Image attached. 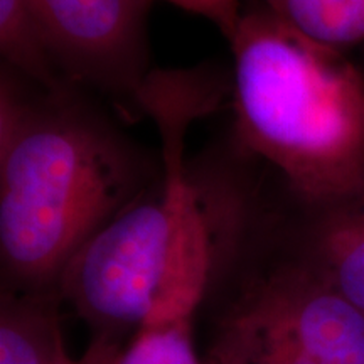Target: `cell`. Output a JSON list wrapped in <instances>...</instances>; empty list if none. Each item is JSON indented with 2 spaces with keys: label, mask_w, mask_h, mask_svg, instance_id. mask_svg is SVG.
I'll list each match as a JSON object with an SVG mask.
<instances>
[{
  "label": "cell",
  "mask_w": 364,
  "mask_h": 364,
  "mask_svg": "<svg viewBox=\"0 0 364 364\" xmlns=\"http://www.w3.org/2000/svg\"><path fill=\"white\" fill-rule=\"evenodd\" d=\"M204 115L188 98L150 112L162 135L161 174L80 250L58 282L105 332L193 321L221 262L240 238L267 182L257 157L231 136L223 154L186 161L189 124Z\"/></svg>",
  "instance_id": "obj_1"
},
{
  "label": "cell",
  "mask_w": 364,
  "mask_h": 364,
  "mask_svg": "<svg viewBox=\"0 0 364 364\" xmlns=\"http://www.w3.org/2000/svg\"><path fill=\"white\" fill-rule=\"evenodd\" d=\"M0 71V257L14 284L58 285L71 258L161 174L76 86Z\"/></svg>",
  "instance_id": "obj_2"
},
{
  "label": "cell",
  "mask_w": 364,
  "mask_h": 364,
  "mask_svg": "<svg viewBox=\"0 0 364 364\" xmlns=\"http://www.w3.org/2000/svg\"><path fill=\"white\" fill-rule=\"evenodd\" d=\"M233 54V136L297 201L364 179V70L255 2L241 11Z\"/></svg>",
  "instance_id": "obj_3"
},
{
  "label": "cell",
  "mask_w": 364,
  "mask_h": 364,
  "mask_svg": "<svg viewBox=\"0 0 364 364\" xmlns=\"http://www.w3.org/2000/svg\"><path fill=\"white\" fill-rule=\"evenodd\" d=\"M209 359L218 364H364V312L289 253L243 287Z\"/></svg>",
  "instance_id": "obj_4"
},
{
  "label": "cell",
  "mask_w": 364,
  "mask_h": 364,
  "mask_svg": "<svg viewBox=\"0 0 364 364\" xmlns=\"http://www.w3.org/2000/svg\"><path fill=\"white\" fill-rule=\"evenodd\" d=\"M152 0H31L65 78L140 113L150 76L147 12Z\"/></svg>",
  "instance_id": "obj_5"
},
{
  "label": "cell",
  "mask_w": 364,
  "mask_h": 364,
  "mask_svg": "<svg viewBox=\"0 0 364 364\" xmlns=\"http://www.w3.org/2000/svg\"><path fill=\"white\" fill-rule=\"evenodd\" d=\"M279 193L294 225L289 253L364 312V179L348 193L321 201H297L280 182Z\"/></svg>",
  "instance_id": "obj_6"
},
{
  "label": "cell",
  "mask_w": 364,
  "mask_h": 364,
  "mask_svg": "<svg viewBox=\"0 0 364 364\" xmlns=\"http://www.w3.org/2000/svg\"><path fill=\"white\" fill-rule=\"evenodd\" d=\"M2 66L43 90L75 86L65 78L31 0H0Z\"/></svg>",
  "instance_id": "obj_7"
},
{
  "label": "cell",
  "mask_w": 364,
  "mask_h": 364,
  "mask_svg": "<svg viewBox=\"0 0 364 364\" xmlns=\"http://www.w3.org/2000/svg\"><path fill=\"white\" fill-rule=\"evenodd\" d=\"M56 312L39 295L9 299L0 317V364H68Z\"/></svg>",
  "instance_id": "obj_8"
},
{
  "label": "cell",
  "mask_w": 364,
  "mask_h": 364,
  "mask_svg": "<svg viewBox=\"0 0 364 364\" xmlns=\"http://www.w3.org/2000/svg\"><path fill=\"white\" fill-rule=\"evenodd\" d=\"M300 33L332 48L364 46V0H255Z\"/></svg>",
  "instance_id": "obj_9"
},
{
  "label": "cell",
  "mask_w": 364,
  "mask_h": 364,
  "mask_svg": "<svg viewBox=\"0 0 364 364\" xmlns=\"http://www.w3.org/2000/svg\"><path fill=\"white\" fill-rule=\"evenodd\" d=\"M191 322L139 329L120 364H204L194 351Z\"/></svg>",
  "instance_id": "obj_10"
},
{
  "label": "cell",
  "mask_w": 364,
  "mask_h": 364,
  "mask_svg": "<svg viewBox=\"0 0 364 364\" xmlns=\"http://www.w3.org/2000/svg\"><path fill=\"white\" fill-rule=\"evenodd\" d=\"M172 6L204 17L213 22L226 41L233 38L241 11L240 0H164Z\"/></svg>",
  "instance_id": "obj_11"
},
{
  "label": "cell",
  "mask_w": 364,
  "mask_h": 364,
  "mask_svg": "<svg viewBox=\"0 0 364 364\" xmlns=\"http://www.w3.org/2000/svg\"><path fill=\"white\" fill-rule=\"evenodd\" d=\"M124 349H120L110 336H100L88 346L80 358H73L68 364H120Z\"/></svg>",
  "instance_id": "obj_12"
},
{
  "label": "cell",
  "mask_w": 364,
  "mask_h": 364,
  "mask_svg": "<svg viewBox=\"0 0 364 364\" xmlns=\"http://www.w3.org/2000/svg\"><path fill=\"white\" fill-rule=\"evenodd\" d=\"M359 65H361V68L364 70V49H363V58H361V63H359Z\"/></svg>",
  "instance_id": "obj_13"
},
{
  "label": "cell",
  "mask_w": 364,
  "mask_h": 364,
  "mask_svg": "<svg viewBox=\"0 0 364 364\" xmlns=\"http://www.w3.org/2000/svg\"><path fill=\"white\" fill-rule=\"evenodd\" d=\"M204 364H218V363H216V361H213V359H208V361L204 363Z\"/></svg>",
  "instance_id": "obj_14"
}]
</instances>
